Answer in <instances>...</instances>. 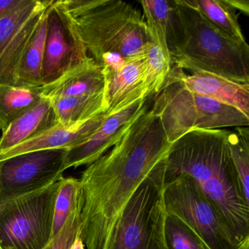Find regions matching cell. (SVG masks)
I'll use <instances>...</instances> for the list:
<instances>
[{
  "label": "cell",
  "mask_w": 249,
  "mask_h": 249,
  "mask_svg": "<svg viewBox=\"0 0 249 249\" xmlns=\"http://www.w3.org/2000/svg\"><path fill=\"white\" fill-rule=\"evenodd\" d=\"M153 97L108 152L81 175L83 204L80 237L87 249H104L128 200L172 145Z\"/></svg>",
  "instance_id": "6da1fadb"
},
{
  "label": "cell",
  "mask_w": 249,
  "mask_h": 249,
  "mask_svg": "<svg viewBox=\"0 0 249 249\" xmlns=\"http://www.w3.org/2000/svg\"><path fill=\"white\" fill-rule=\"evenodd\" d=\"M230 131H191L172 143L161 162L164 181L181 175L195 180L216 207L240 246L249 239V200L230 154Z\"/></svg>",
  "instance_id": "7a4b0ae2"
},
{
  "label": "cell",
  "mask_w": 249,
  "mask_h": 249,
  "mask_svg": "<svg viewBox=\"0 0 249 249\" xmlns=\"http://www.w3.org/2000/svg\"><path fill=\"white\" fill-rule=\"evenodd\" d=\"M60 16L77 46L105 71L120 69L127 59L145 54L149 41L141 11L119 0H57Z\"/></svg>",
  "instance_id": "3957f363"
},
{
  "label": "cell",
  "mask_w": 249,
  "mask_h": 249,
  "mask_svg": "<svg viewBox=\"0 0 249 249\" xmlns=\"http://www.w3.org/2000/svg\"><path fill=\"white\" fill-rule=\"evenodd\" d=\"M167 46L174 66L249 84V47L211 24L189 0H173Z\"/></svg>",
  "instance_id": "277c9868"
},
{
  "label": "cell",
  "mask_w": 249,
  "mask_h": 249,
  "mask_svg": "<svg viewBox=\"0 0 249 249\" xmlns=\"http://www.w3.org/2000/svg\"><path fill=\"white\" fill-rule=\"evenodd\" d=\"M169 142L195 129H216L249 125V117L227 105L186 89L170 72L161 91L153 97Z\"/></svg>",
  "instance_id": "5b68a950"
},
{
  "label": "cell",
  "mask_w": 249,
  "mask_h": 249,
  "mask_svg": "<svg viewBox=\"0 0 249 249\" xmlns=\"http://www.w3.org/2000/svg\"><path fill=\"white\" fill-rule=\"evenodd\" d=\"M161 161L136 189L113 225L104 249H169Z\"/></svg>",
  "instance_id": "8992f818"
},
{
  "label": "cell",
  "mask_w": 249,
  "mask_h": 249,
  "mask_svg": "<svg viewBox=\"0 0 249 249\" xmlns=\"http://www.w3.org/2000/svg\"><path fill=\"white\" fill-rule=\"evenodd\" d=\"M62 178L38 190L0 201L2 249H43L49 243Z\"/></svg>",
  "instance_id": "52a82bcc"
},
{
  "label": "cell",
  "mask_w": 249,
  "mask_h": 249,
  "mask_svg": "<svg viewBox=\"0 0 249 249\" xmlns=\"http://www.w3.org/2000/svg\"><path fill=\"white\" fill-rule=\"evenodd\" d=\"M167 213L183 220L211 249H237L224 218L195 180L178 176L164 181L163 192Z\"/></svg>",
  "instance_id": "ba28073f"
},
{
  "label": "cell",
  "mask_w": 249,
  "mask_h": 249,
  "mask_svg": "<svg viewBox=\"0 0 249 249\" xmlns=\"http://www.w3.org/2000/svg\"><path fill=\"white\" fill-rule=\"evenodd\" d=\"M68 150L35 151L0 162V201L38 190L60 180Z\"/></svg>",
  "instance_id": "9c48e42d"
},
{
  "label": "cell",
  "mask_w": 249,
  "mask_h": 249,
  "mask_svg": "<svg viewBox=\"0 0 249 249\" xmlns=\"http://www.w3.org/2000/svg\"><path fill=\"white\" fill-rule=\"evenodd\" d=\"M52 0H21L0 18V84L15 85L21 57Z\"/></svg>",
  "instance_id": "30bf717a"
},
{
  "label": "cell",
  "mask_w": 249,
  "mask_h": 249,
  "mask_svg": "<svg viewBox=\"0 0 249 249\" xmlns=\"http://www.w3.org/2000/svg\"><path fill=\"white\" fill-rule=\"evenodd\" d=\"M151 97H142L116 113L106 114L98 129L84 143L68 151L65 170L91 164L120 141Z\"/></svg>",
  "instance_id": "8fae6325"
},
{
  "label": "cell",
  "mask_w": 249,
  "mask_h": 249,
  "mask_svg": "<svg viewBox=\"0 0 249 249\" xmlns=\"http://www.w3.org/2000/svg\"><path fill=\"white\" fill-rule=\"evenodd\" d=\"M87 57L89 56L77 46L63 20L52 8V3L48 15L42 71L43 85L53 82L70 68Z\"/></svg>",
  "instance_id": "7c38bea8"
},
{
  "label": "cell",
  "mask_w": 249,
  "mask_h": 249,
  "mask_svg": "<svg viewBox=\"0 0 249 249\" xmlns=\"http://www.w3.org/2000/svg\"><path fill=\"white\" fill-rule=\"evenodd\" d=\"M106 114L100 113L89 120L75 124H62L45 131L19 145L0 152V162L28 153L44 150L73 149L85 142L98 129Z\"/></svg>",
  "instance_id": "4fadbf2b"
},
{
  "label": "cell",
  "mask_w": 249,
  "mask_h": 249,
  "mask_svg": "<svg viewBox=\"0 0 249 249\" xmlns=\"http://www.w3.org/2000/svg\"><path fill=\"white\" fill-rule=\"evenodd\" d=\"M104 75L106 114L116 113L138 99L146 97L145 54L127 59L117 71H104Z\"/></svg>",
  "instance_id": "5bb4252c"
},
{
  "label": "cell",
  "mask_w": 249,
  "mask_h": 249,
  "mask_svg": "<svg viewBox=\"0 0 249 249\" xmlns=\"http://www.w3.org/2000/svg\"><path fill=\"white\" fill-rule=\"evenodd\" d=\"M170 73L189 91L234 107L249 117V84L234 82L206 72L187 75L176 66Z\"/></svg>",
  "instance_id": "9a60e30c"
},
{
  "label": "cell",
  "mask_w": 249,
  "mask_h": 249,
  "mask_svg": "<svg viewBox=\"0 0 249 249\" xmlns=\"http://www.w3.org/2000/svg\"><path fill=\"white\" fill-rule=\"evenodd\" d=\"M104 87L103 67L91 58L87 57L70 68L53 82L42 86L41 94L42 97L49 100L91 95L103 92Z\"/></svg>",
  "instance_id": "2e32d148"
},
{
  "label": "cell",
  "mask_w": 249,
  "mask_h": 249,
  "mask_svg": "<svg viewBox=\"0 0 249 249\" xmlns=\"http://www.w3.org/2000/svg\"><path fill=\"white\" fill-rule=\"evenodd\" d=\"M58 124L50 100L42 98L37 105L13 122L0 137V152L19 145Z\"/></svg>",
  "instance_id": "e0dca14e"
},
{
  "label": "cell",
  "mask_w": 249,
  "mask_h": 249,
  "mask_svg": "<svg viewBox=\"0 0 249 249\" xmlns=\"http://www.w3.org/2000/svg\"><path fill=\"white\" fill-rule=\"evenodd\" d=\"M49 10L43 16L18 64L16 73L15 85L24 87L43 86L42 71L47 36Z\"/></svg>",
  "instance_id": "ac0fdd59"
},
{
  "label": "cell",
  "mask_w": 249,
  "mask_h": 249,
  "mask_svg": "<svg viewBox=\"0 0 249 249\" xmlns=\"http://www.w3.org/2000/svg\"><path fill=\"white\" fill-rule=\"evenodd\" d=\"M41 87L0 84V132L40 101Z\"/></svg>",
  "instance_id": "d6986e66"
},
{
  "label": "cell",
  "mask_w": 249,
  "mask_h": 249,
  "mask_svg": "<svg viewBox=\"0 0 249 249\" xmlns=\"http://www.w3.org/2000/svg\"><path fill=\"white\" fill-rule=\"evenodd\" d=\"M50 100L58 123L62 124H75L105 113L103 92L91 95L57 97Z\"/></svg>",
  "instance_id": "ffe728a7"
},
{
  "label": "cell",
  "mask_w": 249,
  "mask_h": 249,
  "mask_svg": "<svg viewBox=\"0 0 249 249\" xmlns=\"http://www.w3.org/2000/svg\"><path fill=\"white\" fill-rule=\"evenodd\" d=\"M140 3L143 11L149 40L158 43L170 53L167 40L174 11L173 0H142Z\"/></svg>",
  "instance_id": "44dd1931"
},
{
  "label": "cell",
  "mask_w": 249,
  "mask_h": 249,
  "mask_svg": "<svg viewBox=\"0 0 249 249\" xmlns=\"http://www.w3.org/2000/svg\"><path fill=\"white\" fill-rule=\"evenodd\" d=\"M216 28L239 42H246L235 10L225 0H189Z\"/></svg>",
  "instance_id": "7402d4cb"
},
{
  "label": "cell",
  "mask_w": 249,
  "mask_h": 249,
  "mask_svg": "<svg viewBox=\"0 0 249 249\" xmlns=\"http://www.w3.org/2000/svg\"><path fill=\"white\" fill-rule=\"evenodd\" d=\"M145 96L152 97L161 91L173 65L170 53L160 44L151 40L145 46Z\"/></svg>",
  "instance_id": "603a6c76"
},
{
  "label": "cell",
  "mask_w": 249,
  "mask_h": 249,
  "mask_svg": "<svg viewBox=\"0 0 249 249\" xmlns=\"http://www.w3.org/2000/svg\"><path fill=\"white\" fill-rule=\"evenodd\" d=\"M229 148L243 193L249 200V129L246 126L230 131Z\"/></svg>",
  "instance_id": "cb8c5ba5"
},
{
  "label": "cell",
  "mask_w": 249,
  "mask_h": 249,
  "mask_svg": "<svg viewBox=\"0 0 249 249\" xmlns=\"http://www.w3.org/2000/svg\"><path fill=\"white\" fill-rule=\"evenodd\" d=\"M81 195L82 187L79 179L63 177L55 202L52 238L63 227L71 211L79 200Z\"/></svg>",
  "instance_id": "d4e9b609"
},
{
  "label": "cell",
  "mask_w": 249,
  "mask_h": 249,
  "mask_svg": "<svg viewBox=\"0 0 249 249\" xmlns=\"http://www.w3.org/2000/svg\"><path fill=\"white\" fill-rule=\"evenodd\" d=\"M165 237L169 249H211L189 226L173 214L166 216Z\"/></svg>",
  "instance_id": "484cf974"
},
{
  "label": "cell",
  "mask_w": 249,
  "mask_h": 249,
  "mask_svg": "<svg viewBox=\"0 0 249 249\" xmlns=\"http://www.w3.org/2000/svg\"><path fill=\"white\" fill-rule=\"evenodd\" d=\"M83 204L82 193L79 200L71 211L63 227L43 249H69L71 248L75 239L80 235Z\"/></svg>",
  "instance_id": "4316f807"
},
{
  "label": "cell",
  "mask_w": 249,
  "mask_h": 249,
  "mask_svg": "<svg viewBox=\"0 0 249 249\" xmlns=\"http://www.w3.org/2000/svg\"><path fill=\"white\" fill-rule=\"evenodd\" d=\"M225 1L236 11H240L246 16H249V2L248 0H225Z\"/></svg>",
  "instance_id": "83f0119b"
},
{
  "label": "cell",
  "mask_w": 249,
  "mask_h": 249,
  "mask_svg": "<svg viewBox=\"0 0 249 249\" xmlns=\"http://www.w3.org/2000/svg\"><path fill=\"white\" fill-rule=\"evenodd\" d=\"M21 0H0V18L15 8Z\"/></svg>",
  "instance_id": "f1b7e54d"
},
{
  "label": "cell",
  "mask_w": 249,
  "mask_h": 249,
  "mask_svg": "<svg viewBox=\"0 0 249 249\" xmlns=\"http://www.w3.org/2000/svg\"><path fill=\"white\" fill-rule=\"evenodd\" d=\"M69 249H85L84 242H83L82 239L81 238L80 236H78L75 239V241L71 245V248Z\"/></svg>",
  "instance_id": "f546056e"
},
{
  "label": "cell",
  "mask_w": 249,
  "mask_h": 249,
  "mask_svg": "<svg viewBox=\"0 0 249 249\" xmlns=\"http://www.w3.org/2000/svg\"><path fill=\"white\" fill-rule=\"evenodd\" d=\"M237 249H249V239L243 242Z\"/></svg>",
  "instance_id": "4dcf8cb0"
},
{
  "label": "cell",
  "mask_w": 249,
  "mask_h": 249,
  "mask_svg": "<svg viewBox=\"0 0 249 249\" xmlns=\"http://www.w3.org/2000/svg\"><path fill=\"white\" fill-rule=\"evenodd\" d=\"M0 249H2V248H1V246H0Z\"/></svg>",
  "instance_id": "1f68e13d"
}]
</instances>
